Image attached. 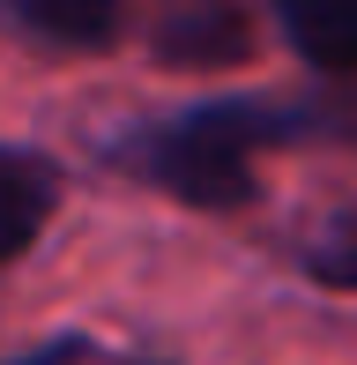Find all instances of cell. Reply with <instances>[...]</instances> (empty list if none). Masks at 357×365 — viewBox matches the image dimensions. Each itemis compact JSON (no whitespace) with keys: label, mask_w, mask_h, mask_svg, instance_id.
<instances>
[{"label":"cell","mask_w":357,"mask_h":365,"mask_svg":"<svg viewBox=\"0 0 357 365\" xmlns=\"http://www.w3.org/2000/svg\"><path fill=\"white\" fill-rule=\"evenodd\" d=\"M335 112L313 97H208L171 120H142L105 149L142 187L171 194L186 209H246L253 202V157L298 135H320Z\"/></svg>","instance_id":"6da1fadb"},{"label":"cell","mask_w":357,"mask_h":365,"mask_svg":"<svg viewBox=\"0 0 357 365\" xmlns=\"http://www.w3.org/2000/svg\"><path fill=\"white\" fill-rule=\"evenodd\" d=\"M149 53L164 68H238L253 53V15L238 0H193V8H171L156 23Z\"/></svg>","instance_id":"7a4b0ae2"},{"label":"cell","mask_w":357,"mask_h":365,"mask_svg":"<svg viewBox=\"0 0 357 365\" xmlns=\"http://www.w3.org/2000/svg\"><path fill=\"white\" fill-rule=\"evenodd\" d=\"M0 23L45 53H105L127 30V0H0Z\"/></svg>","instance_id":"3957f363"},{"label":"cell","mask_w":357,"mask_h":365,"mask_svg":"<svg viewBox=\"0 0 357 365\" xmlns=\"http://www.w3.org/2000/svg\"><path fill=\"white\" fill-rule=\"evenodd\" d=\"M53 209H60V164L45 149L0 142V261L30 254L38 231L53 224Z\"/></svg>","instance_id":"277c9868"},{"label":"cell","mask_w":357,"mask_h":365,"mask_svg":"<svg viewBox=\"0 0 357 365\" xmlns=\"http://www.w3.org/2000/svg\"><path fill=\"white\" fill-rule=\"evenodd\" d=\"M283 45L320 75H357V0H261Z\"/></svg>","instance_id":"5b68a950"},{"label":"cell","mask_w":357,"mask_h":365,"mask_svg":"<svg viewBox=\"0 0 357 365\" xmlns=\"http://www.w3.org/2000/svg\"><path fill=\"white\" fill-rule=\"evenodd\" d=\"M305 276H313L320 291H357V209H343L335 224L313 231V246H305Z\"/></svg>","instance_id":"8992f818"},{"label":"cell","mask_w":357,"mask_h":365,"mask_svg":"<svg viewBox=\"0 0 357 365\" xmlns=\"http://www.w3.org/2000/svg\"><path fill=\"white\" fill-rule=\"evenodd\" d=\"M8 365H119V358L105 343H90V336H53V343H38V351H23Z\"/></svg>","instance_id":"52a82bcc"}]
</instances>
